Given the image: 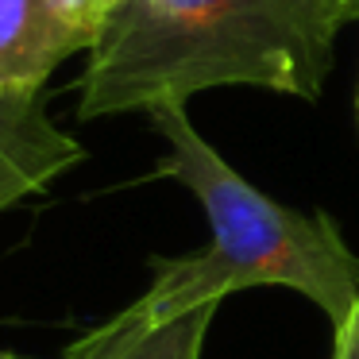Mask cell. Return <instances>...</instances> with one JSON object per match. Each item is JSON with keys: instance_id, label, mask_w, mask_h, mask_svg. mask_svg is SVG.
Segmentation results:
<instances>
[{"instance_id": "8992f818", "label": "cell", "mask_w": 359, "mask_h": 359, "mask_svg": "<svg viewBox=\"0 0 359 359\" xmlns=\"http://www.w3.org/2000/svg\"><path fill=\"white\" fill-rule=\"evenodd\" d=\"M332 359H359V313H355V317H351L344 328H336Z\"/></svg>"}, {"instance_id": "9c48e42d", "label": "cell", "mask_w": 359, "mask_h": 359, "mask_svg": "<svg viewBox=\"0 0 359 359\" xmlns=\"http://www.w3.org/2000/svg\"><path fill=\"white\" fill-rule=\"evenodd\" d=\"M0 359H24V355H12V351H0Z\"/></svg>"}, {"instance_id": "6da1fadb", "label": "cell", "mask_w": 359, "mask_h": 359, "mask_svg": "<svg viewBox=\"0 0 359 359\" xmlns=\"http://www.w3.org/2000/svg\"><path fill=\"white\" fill-rule=\"evenodd\" d=\"M344 16L332 0H124L81 74V120L186 104L220 86L317 101Z\"/></svg>"}, {"instance_id": "277c9868", "label": "cell", "mask_w": 359, "mask_h": 359, "mask_svg": "<svg viewBox=\"0 0 359 359\" xmlns=\"http://www.w3.org/2000/svg\"><path fill=\"white\" fill-rule=\"evenodd\" d=\"M81 158L86 147L55 128L43 109V97L0 101V212L43 194Z\"/></svg>"}, {"instance_id": "5b68a950", "label": "cell", "mask_w": 359, "mask_h": 359, "mask_svg": "<svg viewBox=\"0 0 359 359\" xmlns=\"http://www.w3.org/2000/svg\"><path fill=\"white\" fill-rule=\"evenodd\" d=\"M217 309L220 305H201L178 317H155L143 302H132L70 344L62 359H201Z\"/></svg>"}, {"instance_id": "30bf717a", "label": "cell", "mask_w": 359, "mask_h": 359, "mask_svg": "<svg viewBox=\"0 0 359 359\" xmlns=\"http://www.w3.org/2000/svg\"><path fill=\"white\" fill-rule=\"evenodd\" d=\"M355 109H359V104H355Z\"/></svg>"}, {"instance_id": "7a4b0ae2", "label": "cell", "mask_w": 359, "mask_h": 359, "mask_svg": "<svg viewBox=\"0 0 359 359\" xmlns=\"http://www.w3.org/2000/svg\"><path fill=\"white\" fill-rule=\"evenodd\" d=\"M147 120L166 143L158 174L186 186L209 220L205 248L151 263V286L140 302L155 317L220 305L251 286H286L309 297L332 332L355 317L359 255L328 212L290 209L255 189L189 124L186 104H158Z\"/></svg>"}, {"instance_id": "3957f363", "label": "cell", "mask_w": 359, "mask_h": 359, "mask_svg": "<svg viewBox=\"0 0 359 359\" xmlns=\"http://www.w3.org/2000/svg\"><path fill=\"white\" fill-rule=\"evenodd\" d=\"M93 0H0V101L43 97L47 78L104 27Z\"/></svg>"}, {"instance_id": "52a82bcc", "label": "cell", "mask_w": 359, "mask_h": 359, "mask_svg": "<svg viewBox=\"0 0 359 359\" xmlns=\"http://www.w3.org/2000/svg\"><path fill=\"white\" fill-rule=\"evenodd\" d=\"M336 12L344 16V24H351V20H359V0H332Z\"/></svg>"}, {"instance_id": "ba28073f", "label": "cell", "mask_w": 359, "mask_h": 359, "mask_svg": "<svg viewBox=\"0 0 359 359\" xmlns=\"http://www.w3.org/2000/svg\"><path fill=\"white\" fill-rule=\"evenodd\" d=\"M93 4H97V8L104 12V16H109V12H116L120 4H124V0H93Z\"/></svg>"}]
</instances>
